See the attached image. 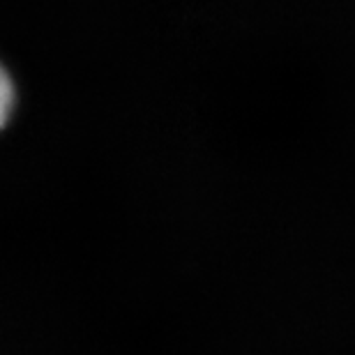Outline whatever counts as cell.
<instances>
[{
	"label": "cell",
	"mask_w": 355,
	"mask_h": 355,
	"mask_svg": "<svg viewBox=\"0 0 355 355\" xmlns=\"http://www.w3.org/2000/svg\"><path fill=\"white\" fill-rule=\"evenodd\" d=\"M12 106H14V86H12V79L7 74V69L0 65V127L12 113Z\"/></svg>",
	"instance_id": "cell-1"
}]
</instances>
